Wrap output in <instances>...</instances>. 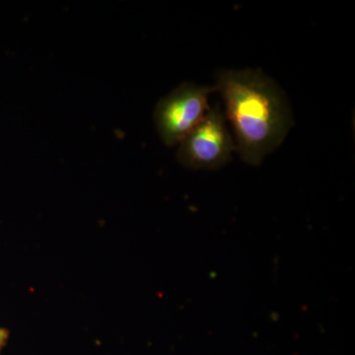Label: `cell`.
I'll use <instances>...</instances> for the list:
<instances>
[{"label": "cell", "instance_id": "cell-1", "mask_svg": "<svg viewBox=\"0 0 355 355\" xmlns=\"http://www.w3.org/2000/svg\"><path fill=\"white\" fill-rule=\"evenodd\" d=\"M216 88L225 102L238 153L248 164L260 165L293 125L284 93L260 69L222 70Z\"/></svg>", "mask_w": 355, "mask_h": 355}, {"label": "cell", "instance_id": "cell-2", "mask_svg": "<svg viewBox=\"0 0 355 355\" xmlns=\"http://www.w3.org/2000/svg\"><path fill=\"white\" fill-rule=\"evenodd\" d=\"M216 86L184 83L161 98L153 113L154 125L167 146L181 144L209 111V97Z\"/></svg>", "mask_w": 355, "mask_h": 355}, {"label": "cell", "instance_id": "cell-3", "mask_svg": "<svg viewBox=\"0 0 355 355\" xmlns=\"http://www.w3.org/2000/svg\"><path fill=\"white\" fill-rule=\"evenodd\" d=\"M226 116L217 104L179 144L177 159L195 170L219 169L227 164L237 146L226 125Z\"/></svg>", "mask_w": 355, "mask_h": 355}, {"label": "cell", "instance_id": "cell-4", "mask_svg": "<svg viewBox=\"0 0 355 355\" xmlns=\"http://www.w3.org/2000/svg\"><path fill=\"white\" fill-rule=\"evenodd\" d=\"M9 336H10V331L6 328H1V327H0V352H2L7 342H8Z\"/></svg>", "mask_w": 355, "mask_h": 355}]
</instances>
